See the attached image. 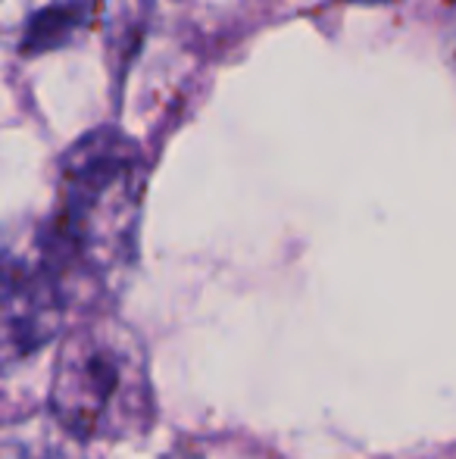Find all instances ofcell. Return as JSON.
I'll use <instances>...</instances> for the list:
<instances>
[{
	"label": "cell",
	"instance_id": "8992f818",
	"mask_svg": "<svg viewBox=\"0 0 456 459\" xmlns=\"http://www.w3.org/2000/svg\"><path fill=\"white\" fill-rule=\"evenodd\" d=\"M166 459H201V456H197L194 450H188V447H176Z\"/></svg>",
	"mask_w": 456,
	"mask_h": 459
},
{
	"label": "cell",
	"instance_id": "5b68a950",
	"mask_svg": "<svg viewBox=\"0 0 456 459\" xmlns=\"http://www.w3.org/2000/svg\"><path fill=\"white\" fill-rule=\"evenodd\" d=\"M0 459H85L82 444L50 416H25L0 425Z\"/></svg>",
	"mask_w": 456,
	"mask_h": 459
},
{
	"label": "cell",
	"instance_id": "3957f363",
	"mask_svg": "<svg viewBox=\"0 0 456 459\" xmlns=\"http://www.w3.org/2000/svg\"><path fill=\"white\" fill-rule=\"evenodd\" d=\"M60 278L38 225H0V375L35 359L66 316Z\"/></svg>",
	"mask_w": 456,
	"mask_h": 459
},
{
	"label": "cell",
	"instance_id": "7a4b0ae2",
	"mask_svg": "<svg viewBox=\"0 0 456 459\" xmlns=\"http://www.w3.org/2000/svg\"><path fill=\"white\" fill-rule=\"evenodd\" d=\"M50 419L79 444L144 437L157 419L147 351L110 316L75 325L56 351Z\"/></svg>",
	"mask_w": 456,
	"mask_h": 459
},
{
	"label": "cell",
	"instance_id": "52a82bcc",
	"mask_svg": "<svg viewBox=\"0 0 456 459\" xmlns=\"http://www.w3.org/2000/svg\"><path fill=\"white\" fill-rule=\"evenodd\" d=\"M347 4H388V0H347Z\"/></svg>",
	"mask_w": 456,
	"mask_h": 459
},
{
	"label": "cell",
	"instance_id": "6da1fadb",
	"mask_svg": "<svg viewBox=\"0 0 456 459\" xmlns=\"http://www.w3.org/2000/svg\"><path fill=\"white\" fill-rule=\"evenodd\" d=\"M144 191V153L122 128L100 126L63 153L41 235L66 307L107 303L122 290L138 260Z\"/></svg>",
	"mask_w": 456,
	"mask_h": 459
},
{
	"label": "cell",
	"instance_id": "277c9868",
	"mask_svg": "<svg viewBox=\"0 0 456 459\" xmlns=\"http://www.w3.org/2000/svg\"><path fill=\"white\" fill-rule=\"evenodd\" d=\"M94 16V0H0V48L41 56L73 44Z\"/></svg>",
	"mask_w": 456,
	"mask_h": 459
}]
</instances>
